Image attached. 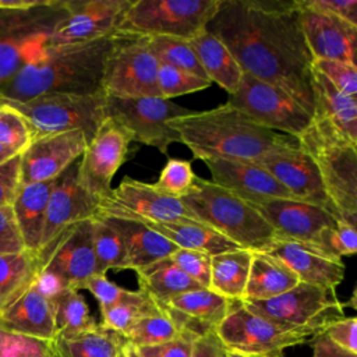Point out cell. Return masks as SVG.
<instances>
[{
  "mask_svg": "<svg viewBox=\"0 0 357 357\" xmlns=\"http://www.w3.org/2000/svg\"><path fill=\"white\" fill-rule=\"evenodd\" d=\"M132 137L113 119L106 117L78 160V180L99 201L112 192V181L130 153Z\"/></svg>",
  "mask_w": 357,
  "mask_h": 357,
  "instance_id": "9a60e30c",
  "label": "cell"
},
{
  "mask_svg": "<svg viewBox=\"0 0 357 357\" xmlns=\"http://www.w3.org/2000/svg\"><path fill=\"white\" fill-rule=\"evenodd\" d=\"M211 81L199 78L187 71L178 70L167 64H159L158 86L160 98L173 99L176 96L199 92L211 86Z\"/></svg>",
  "mask_w": 357,
  "mask_h": 357,
  "instance_id": "7bdbcfd3",
  "label": "cell"
},
{
  "mask_svg": "<svg viewBox=\"0 0 357 357\" xmlns=\"http://www.w3.org/2000/svg\"><path fill=\"white\" fill-rule=\"evenodd\" d=\"M149 43L159 64H167L208 79L188 40L169 36H152L149 38Z\"/></svg>",
  "mask_w": 357,
  "mask_h": 357,
  "instance_id": "60d3db41",
  "label": "cell"
},
{
  "mask_svg": "<svg viewBox=\"0 0 357 357\" xmlns=\"http://www.w3.org/2000/svg\"><path fill=\"white\" fill-rule=\"evenodd\" d=\"M169 127L199 160H252L298 145L297 138L265 128L227 103L204 112L191 110L172 119Z\"/></svg>",
  "mask_w": 357,
  "mask_h": 357,
  "instance_id": "7a4b0ae2",
  "label": "cell"
},
{
  "mask_svg": "<svg viewBox=\"0 0 357 357\" xmlns=\"http://www.w3.org/2000/svg\"><path fill=\"white\" fill-rule=\"evenodd\" d=\"M192 357H225V349L215 335V331L194 340Z\"/></svg>",
  "mask_w": 357,
  "mask_h": 357,
  "instance_id": "9f6ffc18",
  "label": "cell"
},
{
  "mask_svg": "<svg viewBox=\"0 0 357 357\" xmlns=\"http://www.w3.org/2000/svg\"><path fill=\"white\" fill-rule=\"evenodd\" d=\"M123 357H158V346L153 347H138L131 344L128 340L121 350Z\"/></svg>",
  "mask_w": 357,
  "mask_h": 357,
  "instance_id": "91938a15",
  "label": "cell"
},
{
  "mask_svg": "<svg viewBox=\"0 0 357 357\" xmlns=\"http://www.w3.org/2000/svg\"><path fill=\"white\" fill-rule=\"evenodd\" d=\"M319 247L328 254L342 259V257L353 255L357 251V230L343 220L322 231Z\"/></svg>",
  "mask_w": 357,
  "mask_h": 357,
  "instance_id": "bcb514c9",
  "label": "cell"
},
{
  "mask_svg": "<svg viewBox=\"0 0 357 357\" xmlns=\"http://www.w3.org/2000/svg\"><path fill=\"white\" fill-rule=\"evenodd\" d=\"M20 166L21 153L7 160L0 166V208L11 205L17 190L21 184L20 181Z\"/></svg>",
  "mask_w": 357,
  "mask_h": 357,
  "instance_id": "db71d44e",
  "label": "cell"
},
{
  "mask_svg": "<svg viewBox=\"0 0 357 357\" xmlns=\"http://www.w3.org/2000/svg\"><path fill=\"white\" fill-rule=\"evenodd\" d=\"M247 162L266 170L294 198L325 206L333 213L324 191L318 169L311 156L304 152L300 145L275 151Z\"/></svg>",
  "mask_w": 357,
  "mask_h": 357,
  "instance_id": "44dd1931",
  "label": "cell"
},
{
  "mask_svg": "<svg viewBox=\"0 0 357 357\" xmlns=\"http://www.w3.org/2000/svg\"><path fill=\"white\" fill-rule=\"evenodd\" d=\"M259 252L280 259L303 283L336 290L344 276L342 259L311 244L276 237Z\"/></svg>",
  "mask_w": 357,
  "mask_h": 357,
  "instance_id": "603a6c76",
  "label": "cell"
},
{
  "mask_svg": "<svg viewBox=\"0 0 357 357\" xmlns=\"http://www.w3.org/2000/svg\"><path fill=\"white\" fill-rule=\"evenodd\" d=\"M67 13V0H46L31 10H0V89L42 54Z\"/></svg>",
  "mask_w": 357,
  "mask_h": 357,
  "instance_id": "8992f818",
  "label": "cell"
},
{
  "mask_svg": "<svg viewBox=\"0 0 357 357\" xmlns=\"http://www.w3.org/2000/svg\"><path fill=\"white\" fill-rule=\"evenodd\" d=\"M54 336H73L96 324L85 298L74 289H63L52 298Z\"/></svg>",
  "mask_w": 357,
  "mask_h": 357,
  "instance_id": "d590c367",
  "label": "cell"
},
{
  "mask_svg": "<svg viewBox=\"0 0 357 357\" xmlns=\"http://www.w3.org/2000/svg\"><path fill=\"white\" fill-rule=\"evenodd\" d=\"M234 303L211 289L201 287L174 296L159 307L172 317L180 333L199 337L215 331Z\"/></svg>",
  "mask_w": 357,
  "mask_h": 357,
  "instance_id": "d4e9b609",
  "label": "cell"
},
{
  "mask_svg": "<svg viewBox=\"0 0 357 357\" xmlns=\"http://www.w3.org/2000/svg\"><path fill=\"white\" fill-rule=\"evenodd\" d=\"M0 105L15 109L28 123L32 138L67 131H82L88 141L106 119V95L46 93L28 100L0 98Z\"/></svg>",
  "mask_w": 357,
  "mask_h": 357,
  "instance_id": "52a82bcc",
  "label": "cell"
},
{
  "mask_svg": "<svg viewBox=\"0 0 357 357\" xmlns=\"http://www.w3.org/2000/svg\"><path fill=\"white\" fill-rule=\"evenodd\" d=\"M86 145V135L78 130L32 138L21 153V184L56 180L82 156Z\"/></svg>",
  "mask_w": 357,
  "mask_h": 357,
  "instance_id": "ac0fdd59",
  "label": "cell"
},
{
  "mask_svg": "<svg viewBox=\"0 0 357 357\" xmlns=\"http://www.w3.org/2000/svg\"><path fill=\"white\" fill-rule=\"evenodd\" d=\"M54 181L20 184L11 204L25 250L35 255L39 252L47 201Z\"/></svg>",
  "mask_w": 357,
  "mask_h": 357,
  "instance_id": "83f0119b",
  "label": "cell"
},
{
  "mask_svg": "<svg viewBox=\"0 0 357 357\" xmlns=\"http://www.w3.org/2000/svg\"><path fill=\"white\" fill-rule=\"evenodd\" d=\"M126 343L121 333L98 322L77 335L49 340L53 357H119Z\"/></svg>",
  "mask_w": 357,
  "mask_h": 357,
  "instance_id": "f1b7e54d",
  "label": "cell"
},
{
  "mask_svg": "<svg viewBox=\"0 0 357 357\" xmlns=\"http://www.w3.org/2000/svg\"><path fill=\"white\" fill-rule=\"evenodd\" d=\"M202 162L211 173L212 183L251 205L294 198L266 170L251 162L223 158H211Z\"/></svg>",
  "mask_w": 357,
  "mask_h": 357,
  "instance_id": "7402d4cb",
  "label": "cell"
},
{
  "mask_svg": "<svg viewBox=\"0 0 357 357\" xmlns=\"http://www.w3.org/2000/svg\"><path fill=\"white\" fill-rule=\"evenodd\" d=\"M314 116L328 120L353 142H357V98L339 91L312 68ZM312 116V117H314Z\"/></svg>",
  "mask_w": 357,
  "mask_h": 357,
  "instance_id": "4dcf8cb0",
  "label": "cell"
},
{
  "mask_svg": "<svg viewBox=\"0 0 357 357\" xmlns=\"http://www.w3.org/2000/svg\"><path fill=\"white\" fill-rule=\"evenodd\" d=\"M312 68L343 93L357 98V64L342 60H314Z\"/></svg>",
  "mask_w": 357,
  "mask_h": 357,
  "instance_id": "f6af8a7d",
  "label": "cell"
},
{
  "mask_svg": "<svg viewBox=\"0 0 357 357\" xmlns=\"http://www.w3.org/2000/svg\"><path fill=\"white\" fill-rule=\"evenodd\" d=\"M180 336V329L172 317L160 310L138 319L127 332L126 339L138 347H153L169 343Z\"/></svg>",
  "mask_w": 357,
  "mask_h": 357,
  "instance_id": "ab89813d",
  "label": "cell"
},
{
  "mask_svg": "<svg viewBox=\"0 0 357 357\" xmlns=\"http://www.w3.org/2000/svg\"><path fill=\"white\" fill-rule=\"evenodd\" d=\"M132 0H68L67 15L54 26L49 46L75 45L113 36Z\"/></svg>",
  "mask_w": 357,
  "mask_h": 357,
  "instance_id": "2e32d148",
  "label": "cell"
},
{
  "mask_svg": "<svg viewBox=\"0 0 357 357\" xmlns=\"http://www.w3.org/2000/svg\"><path fill=\"white\" fill-rule=\"evenodd\" d=\"M98 213L106 216L120 233L126 248L127 269L137 272L148 268L169 258L178 248L139 219L103 211Z\"/></svg>",
  "mask_w": 357,
  "mask_h": 357,
  "instance_id": "4316f807",
  "label": "cell"
},
{
  "mask_svg": "<svg viewBox=\"0 0 357 357\" xmlns=\"http://www.w3.org/2000/svg\"><path fill=\"white\" fill-rule=\"evenodd\" d=\"M188 42L194 49L206 78L223 88L227 95L233 93L237 89L244 71L227 46L208 31H204Z\"/></svg>",
  "mask_w": 357,
  "mask_h": 357,
  "instance_id": "f546056e",
  "label": "cell"
},
{
  "mask_svg": "<svg viewBox=\"0 0 357 357\" xmlns=\"http://www.w3.org/2000/svg\"><path fill=\"white\" fill-rule=\"evenodd\" d=\"M160 310L162 308L144 291L127 289L119 301L100 311V324L126 337L127 332L138 319Z\"/></svg>",
  "mask_w": 357,
  "mask_h": 357,
  "instance_id": "74e56055",
  "label": "cell"
},
{
  "mask_svg": "<svg viewBox=\"0 0 357 357\" xmlns=\"http://www.w3.org/2000/svg\"><path fill=\"white\" fill-rule=\"evenodd\" d=\"M99 211L159 223L195 220L180 198L163 194L153 183L130 177H124L116 188H112L110 195L100 201Z\"/></svg>",
  "mask_w": 357,
  "mask_h": 357,
  "instance_id": "e0dca14e",
  "label": "cell"
},
{
  "mask_svg": "<svg viewBox=\"0 0 357 357\" xmlns=\"http://www.w3.org/2000/svg\"><path fill=\"white\" fill-rule=\"evenodd\" d=\"M197 337L188 333H180L174 340L158 346V357H192L194 340Z\"/></svg>",
  "mask_w": 357,
  "mask_h": 357,
  "instance_id": "11a10c76",
  "label": "cell"
},
{
  "mask_svg": "<svg viewBox=\"0 0 357 357\" xmlns=\"http://www.w3.org/2000/svg\"><path fill=\"white\" fill-rule=\"evenodd\" d=\"M119 357H123V356H121V354H120V356H119Z\"/></svg>",
  "mask_w": 357,
  "mask_h": 357,
  "instance_id": "be15d7a7",
  "label": "cell"
},
{
  "mask_svg": "<svg viewBox=\"0 0 357 357\" xmlns=\"http://www.w3.org/2000/svg\"><path fill=\"white\" fill-rule=\"evenodd\" d=\"M0 308H1V305H0Z\"/></svg>",
  "mask_w": 357,
  "mask_h": 357,
  "instance_id": "e7e4bbea",
  "label": "cell"
},
{
  "mask_svg": "<svg viewBox=\"0 0 357 357\" xmlns=\"http://www.w3.org/2000/svg\"><path fill=\"white\" fill-rule=\"evenodd\" d=\"M298 6L329 14L357 26V0H297Z\"/></svg>",
  "mask_w": 357,
  "mask_h": 357,
  "instance_id": "f907efd6",
  "label": "cell"
},
{
  "mask_svg": "<svg viewBox=\"0 0 357 357\" xmlns=\"http://www.w3.org/2000/svg\"><path fill=\"white\" fill-rule=\"evenodd\" d=\"M158 70L159 61L148 36L120 33L105 61L102 91L121 99L160 96Z\"/></svg>",
  "mask_w": 357,
  "mask_h": 357,
  "instance_id": "30bf717a",
  "label": "cell"
},
{
  "mask_svg": "<svg viewBox=\"0 0 357 357\" xmlns=\"http://www.w3.org/2000/svg\"><path fill=\"white\" fill-rule=\"evenodd\" d=\"M99 204L100 201L79 183L77 160L54 181L47 201L39 252L71 226L93 218L99 211Z\"/></svg>",
  "mask_w": 357,
  "mask_h": 357,
  "instance_id": "d6986e66",
  "label": "cell"
},
{
  "mask_svg": "<svg viewBox=\"0 0 357 357\" xmlns=\"http://www.w3.org/2000/svg\"><path fill=\"white\" fill-rule=\"evenodd\" d=\"M139 220H142V219H139ZM142 222L145 225H148L151 229L156 230L163 237H166L169 241H172L178 248L201 251L211 257L240 248L238 245H236L233 241L226 238L219 231H216L212 227H209L204 223H199L197 220L169 222V223L148 222V220H142Z\"/></svg>",
  "mask_w": 357,
  "mask_h": 357,
  "instance_id": "d6a6232c",
  "label": "cell"
},
{
  "mask_svg": "<svg viewBox=\"0 0 357 357\" xmlns=\"http://www.w3.org/2000/svg\"><path fill=\"white\" fill-rule=\"evenodd\" d=\"M300 148L314 160L329 205L339 220L357 223V142L322 117L297 137Z\"/></svg>",
  "mask_w": 357,
  "mask_h": 357,
  "instance_id": "277c9868",
  "label": "cell"
},
{
  "mask_svg": "<svg viewBox=\"0 0 357 357\" xmlns=\"http://www.w3.org/2000/svg\"><path fill=\"white\" fill-rule=\"evenodd\" d=\"M312 357H357L336 346L325 333L318 332L312 336Z\"/></svg>",
  "mask_w": 357,
  "mask_h": 357,
  "instance_id": "6f0895ef",
  "label": "cell"
},
{
  "mask_svg": "<svg viewBox=\"0 0 357 357\" xmlns=\"http://www.w3.org/2000/svg\"><path fill=\"white\" fill-rule=\"evenodd\" d=\"M32 139L26 120L13 107L0 105V144L22 153Z\"/></svg>",
  "mask_w": 357,
  "mask_h": 357,
  "instance_id": "ee69618b",
  "label": "cell"
},
{
  "mask_svg": "<svg viewBox=\"0 0 357 357\" xmlns=\"http://www.w3.org/2000/svg\"><path fill=\"white\" fill-rule=\"evenodd\" d=\"M298 278L280 259L252 251L244 297L241 301H264L280 296L298 283Z\"/></svg>",
  "mask_w": 357,
  "mask_h": 357,
  "instance_id": "1f68e13d",
  "label": "cell"
},
{
  "mask_svg": "<svg viewBox=\"0 0 357 357\" xmlns=\"http://www.w3.org/2000/svg\"><path fill=\"white\" fill-rule=\"evenodd\" d=\"M206 31L241 70L290 93L314 116L312 61L297 0H220Z\"/></svg>",
  "mask_w": 357,
  "mask_h": 357,
  "instance_id": "6da1fadb",
  "label": "cell"
},
{
  "mask_svg": "<svg viewBox=\"0 0 357 357\" xmlns=\"http://www.w3.org/2000/svg\"><path fill=\"white\" fill-rule=\"evenodd\" d=\"M225 357H273V356H261V354H241V353H234V351H227V350H225Z\"/></svg>",
  "mask_w": 357,
  "mask_h": 357,
  "instance_id": "6125c7cd",
  "label": "cell"
},
{
  "mask_svg": "<svg viewBox=\"0 0 357 357\" xmlns=\"http://www.w3.org/2000/svg\"><path fill=\"white\" fill-rule=\"evenodd\" d=\"M220 0H132L117 32L190 40L206 31Z\"/></svg>",
  "mask_w": 357,
  "mask_h": 357,
  "instance_id": "ba28073f",
  "label": "cell"
},
{
  "mask_svg": "<svg viewBox=\"0 0 357 357\" xmlns=\"http://www.w3.org/2000/svg\"><path fill=\"white\" fill-rule=\"evenodd\" d=\"M17 155H20V152H17L13 148H8V146L0 144V166L4 165L7 160H10L11 158H14Z\"/></svg>",
  "mask_w": 357,
  "mask_h": 357,
  "instance_id": "94428289",
  "label": "cell"
},
{
  "mask_svg": "<svg viewBox=\"0 0 357 357\" xmlns=\"http://www.w3.org/2000/svg\"><path fill=\"white\" fill-rule=\"evenodd\" d=\"M298 13L301 31L314 60H342L356 64V25L300 6Z\"/></svg>",
  "mask_w": 357,
  "mask_h": 357,
  "instance_id": "cb8c5ba5",
  "label": "cell"
},
{
  "mask_svg": "<svg viewBox=\"0 0 357 357\" xmlns=\"http://www.w3.org/2000/svg\"><path fill=\"white\" fill-rule=\"evenodd\" d=\"M252 206L269 223L276 237L315 247H319L322 231L339 220L325 206L296 198L272 199Z\"/></svg>",
  "mask_w": 357,
  "mask_h": 357,
  "instance_id": "ffe728a7",
  "label": "cell"
},
{
  "mask_svg": "<svg viewBox=\"0 0 357 357\" xmlns=\"http://www.w3.org/2000/svg\"><path fill=\"white\" fill-rule=\"evenodd\" d=\"M356 331H357V319L356 317H340L329 324L321 331L325 333L336 346L340 349L357 354V340H356Z\"/></svg>",
  "mask_w": 357,
  "mask_h": 357,
  "instance_id": "681fc988",
  "label": "cell"
},
{
  "mask_svg": "<svg viewBox=\"0 0 357 357\" xmlns=\"http://www.w3.org/2000/svg\"><path fill=\"white\" fill-rule=\"evenodd\" d=\"M92 234L96 275H106L110 269H127L124 241L106 216L96 213L92 218Z\"/></svg>",
  "mask_w": 357,
  "mask_h": 357,
  "instance_id": "8d00e7d4",
  "label": "cell"
},
{
  "mask_svg": "<svg viewBox=\"0 0 357 357\" xmlns=\"http://www.w3.org/2000/svg\"><path fill=\"white\" fill-rule=\"evenodd\" d=\"M82 289L91 291L92 296L96 298L99 304V311L113 305L123 297V294L127 290L124 287H120L114 282L109 280L106 275H93L85 282Z\"/></svg>",
  "mask_w": 357,
  "mask_h": 357,
  "instance_id": "f5cc1de1",
  "label": "cell"
},
{
  "mask_svg": "<svg viewBox=\"0 0 357 357\" xmlns=\"http://www.w3.org/2000/svg\"><path fill=\"white\" fill-rule=\"evenodd\" d=\"M195 177L190 160L169 158L153 185L169 197L183 198L192 188Z\"/></svg>",
  "mask_w": 357,
  "mask_h": 357,
  "instance_id": "b9f144b4",
  "label": "cell"
},
{
  "mask_svg": "<svg viewBox=\"0 0 357 357\" xmlns=\"http://www.w3.org/2000/svg\"><path fill=\"white\" fill-rule=\"evenodd\" d=\"M39 273L54 279L64 289L82 290L96 275L92 218L67 229L38 255Z\"/></svg>",
  "mask_w": 357,
  "mask_h": 357,
  "instance_id": "5bb4252c",
  "label": "cell"
},
{
  "mask_svg": "<svg viewBox=\"0 0 357 357\" xmlns=\"http://www.w3.org/2000/svg\"><path fill=\"white\" fill-rule=\"evenodd\" d=\"M245 308L286 329L314 336L326 324L343 317L335 290L298 282L289 291L264 301H241Z\"/></svg>",
  "mask_w": 357,
  "mask_h": 357,
  "instance_id": "9c48e42d",
  "label": "cell"
},
{
  "mask_svg": "<svg viewBox=\"0 0 357 357\" xmlns=\"http://www.w3.org/2000/svg\"><path fill=\"white\" fill-rule=\"evenodd\" d=\"M167 259L198 284L209 289L211 255L201 251L177 248Z\"/></svg>",
  "mask_w": 357,
  "mask_h": 357,
  "instance_id": "c3c4849f",
  "label": "cell"
},
{
  "mask_svg": "<svg viewBox=\"0 0 357 357\" xmlns=\"http://www.w3.org/2000/svg\"><path fill=\"white\" fill-rule=\"evenodd\" d=\"M119 35L75 45H47L35 61L21 68L0 89V98L28 100L46 93L103 92L105 61Z\"/></svg>",
  "mask_w": 357,
  "mask_h": 357,
  "instance_id": "3957f363",
  "label": "cell"
},
{
  "mask_svg": "<svg viewBox=\"0 0 357 357\" xmlns=\"http://www.w3.org/2000/svg\"><path fill=\"white\" fill-rule=\"evenodd\" d=\"M39 273L35 254L22 251L0 255V305L25 290Z\"/></svg>",
  "mask_w": 357,
  "mask_h": 357,
  "instance_id": "f35d334b",
  "label": "cell"
},
{
  "mask_svg": "<svg viewBox=\"0 0 357 357\" xmlns=\"http://www.w3.org/2000/svg\"><path fill=\"white\" fill-rule=\"evenodd\" d=\"M226 103L257 124L294 138L312 121V116L290 93L247 73Z\"/></svg>",
  "mask_w": 357,
  "mask_h": 357,
  "instance_id": "8fae6325",
  "label": "cell"
},
{
  "mask_svg": "<svg viewBox=\"0 0 357 357\" xmlns=\"http://www.w3.org/2000/svg\"><path fill=\"white\" fill-rule=\"evenodd\" d=\"M252 251L238 248L211 257L209 289L215 293L241 301L248 280Z\"/></svg>",
  "mask_w": 357,
  "mask_h": 357,
  "instance_id": "836d02e7",
  "label": "cell"
},
{
  "mask_svg": "<svg viewBox=\"0 0 357 357\" xmlns=\"http://www.w3.org/2000/svg\"><path fill=\"white\" fill-rule=\"evenodd\" d=\"M0 329L40 340L56 335L52 301L33 282L0 308Z\"/></svg>",
  "mask_w": 357,
  "mask_h": 357,
  "instance_id": "484cf974",
  "label": "cell"
},
{
  "mask_svg": "<svg viewBox=\"0 0 357 357\" xmlns=\"http://www.w3.org/2000/svg\"><path fill=\"white\" fill-rule=\"evenodd\" d=\"M105 110L106 117L124 127L132 141L156 148L163 155L173 142H180L178 135L169 127V121L191 112L160 96L135 99L106 96Z\"/></svg>",
  "mask_w": 357,
  "mask_h": 357,
  "instance_id": "4fadbf2b",
  "label": "cell"
},
{
  "mask_svg": "<svg viewBox=\"0 0 357 357\" xmlns=\"http://www.w3.org/2000/svg\"><path fill=\"white\" fill-rule=\"evenodd\" d=\"M25 251V245L18 230L11 205L0 208V255L18 254Z\"/></svg>",
  "mask_w": 357,
  "mask_h": 357,
  "instance_id": "816d5d0a",
  "label": "cell"
},
{
  "mask_svg": "<svg viewBox=\"0 0 357 357\" xmlns=\"http://www.w3.org/2000/svg\"><path fill=\"white\" fill-rule=\"evenodd\" d=\"M0 357H53L49 342L0 329Z\"/></svg>",
  "mask_w": 357,
  "mask_h": 357,
  "instance_id": "7dc6e473",
  "label": "cell"
},
{
  "mask_svg": "<svg viewBox=\"0 0 357 357\" xmlns=\"http://www.w3.org/2000/svg\"><path fill=\"white\" fill-rule=\"evenodd\" d=\"M180 199L197 222L219 231L240 248L262 251L276 238L273 229L251 204L211 180L197 176L190 192Z\"/></svg>",
  "mask_w": 357,
  "mask_h": 357,
  "instance_id": "5b68a950",
  "label": "cell"
},
{
  "mask_svg": "<svg viewBox=\"0 0 357 357\" xmlns=\"http://www.w3.org/2000/svg\"><path fill=\"white\" fill-rule=\"evenodd\" d=\"M135 273L138 278V290L148 294L158 305H162L174 296L202 287L167 258Z\"/></svg>",
  "mask_w": 357,
  "mask_h": 357,
  "instance_id": "e575fe53",
  "label": "cell"
},
{
  "mask_svg": "<svg viewBox=\"0 0 357 357\" xmlns=\"http://www.w3.org/2000/svg\"><path fill=\"white\" fill-rule=\"evenodd\" d=\"M215 335L227 351L279 357L286 347L304 343L307 333L286 329L254 314L236 301L229 314L215 328Z\"/></svg>",
  "mask_w": 357,
  "mask_h": 357,
  "instance_id": "7c38bea8",
  "label": "cell"
},
{
  "mask_svg": "<svg viewBox=\"0 0 357 357\" xmlns=\"http://www.w3.org/2000/svg\"><path fill=\"white\" fill-rule=\"evenodd\" d=\"M45 3L46 0H0V10H11V11L31 10Z\"/></svg>",
  "mask_w": 357,
  "mask_h": 357,
  "instance_id": "680465c9",
  "label": "cell"
}]
</instances>
